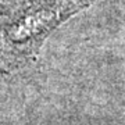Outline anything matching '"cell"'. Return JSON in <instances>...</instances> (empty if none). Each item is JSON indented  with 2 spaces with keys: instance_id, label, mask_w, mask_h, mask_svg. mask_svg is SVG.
I'll return each instance as SVG.
<instances>
[{
  "instance_id": "cell-1",
  "label": "cell",
  "mask_w": 125,
  "mask_h": 125,
  "mask_svg": "<svg viewBox=\"0 0 125 125\" xmlns=\"http://www.w3.org/2000/svg\"><path fill=\"white\" fill-rule=\"evenodd\" d=\"M97 0H15L0 10V67L7 70L35 58L58 27Z\"/></svg>"
}]
</instances>
